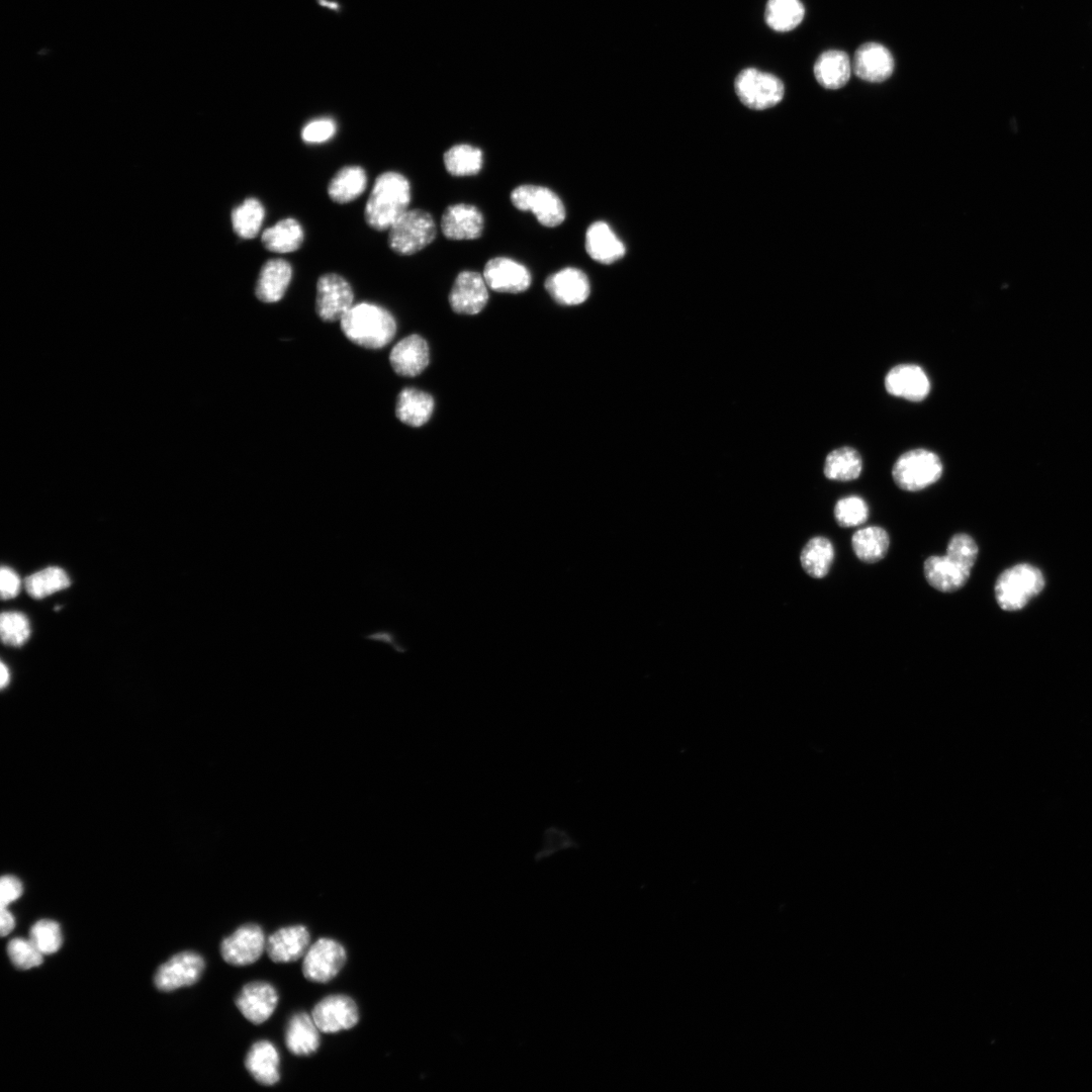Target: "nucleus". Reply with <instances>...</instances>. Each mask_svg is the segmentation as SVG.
<instances>
[{
    "mask_svg": "<svg viewBox=\"0 0 1092 1092\" xmlns=\"http://www.w3.org/2000/svg\"><path fill=\"white\" fill-rule=\"evenodd\" d=\"M411 202V184L398 172L386 171L378 175L364 208L366 223L373 230L388 231L402 215Z\"/></svg>",
    "mask_w": 1092,
    "mask_h": 1092,
    "instance_id": "nucleus-1",
    "label": "nucleus"
},
{
    "mask_svg": "<svg viewBox=\"0 0 1092 1092\" xmlns=\"http://www.w3.org/2000/svg\"><path fill=\"white\" fill-rule=\"evenodd\" d=\"M340 324L348 340L367 349L383 348L392 341L396 332L392 314L384 307L368 302L353 305Z\"/></svg>",
    "mask_w": 1092,
    "mask_h": 1092,
    "instance_id": "nucleus-2",
    "label": "nucleus"
},
{
    "mask_svg": "<svg viewBox=\"0 0 1092 1092\" xmlns=\"http://www.w3.org/2000/svg\"><path fill=\"white\" fill-rule=\"evenodd\" d=\"M1044 586L1040 570L1030 564L1021 563L1004 570L996 580L995 597L1004 611L1022 609Z\"/></svg>",
    "mask_w": 1092,
    "mask_h": 1092,
    "instance_id": "nucleus-3",
    "label": "nucleus"
},
{
    "mask_svg": "<svg viewBox=\"0 0 1092 1092\" xmlns=\"http://www.w3.org/2000/svg\"><path fill=\"white\" fill-rule=\"evenodd\" d=\"M433 216L424 209H407L388 229L389 248L397 255L410 256L429 246L436 238Z\"/></svg>",
    "mask_w": 1092,
    "mask_h": 1092,
    "instance_id": "nucleus-4",
    "label": "nucleus"
},
{
    "mask_svg": "<svg viewBox=\"0 0 1092 1092\" xmlns=\"http://www.w3.org/2000/svg\"><path fill=\"white\" fill-rule=\"evenodd\" d=\"M939 457L925 449H913L895 462L892 475L895 483L907 491H919L935 483L941 476Z\"/></svg>",
    "mask_w": 1092,
    "mask_h": 1092,
    "instance_id": "nucleus-5",
    "label": "nucleus"
},
{
    "mask_svg": "<svg viewBox=\"0 0 1092 1092\" xmlns=\"http://www.w3.org/2000/svg\"><path fill=\"white\" fill-rule=\"evenodd\" d=\"M735 92L745 106L763 110L781 102L785 87L777 76L747 68L736 77Z\"/></svg>",
    "mask_w": 1092,
    "mask_h": 1092,
    "instance_id": "nucleus-6",
    "label": "nucleus"
},
{
    "mask_svg": "<svg viewBox=\"0 0 1092 1092\" xmlns=\"http://www.w3.org/2000/svg\"><path fill=\"white\" fill-rule=\"evenodd\" d=\"M513 205L522 211H531L538 222L547 228L561 224L565 219V206L560 197L551 189L533 184H524L511 192Z\"/></svg>",
    "mask_w": 1092,
    "mask_h": 1092,
    "instance_id": "nucleus-7",
    "label": "nucleus"
},
{
    "mask_svg": "<svg viewBox=\"0 0 1092 1092\" xmlns=\"http://www.w3.org/2000/svg\"><path fill=\"white\" fill-rule=\"evenodd\" d=\"M346 960V950L340 942L332 938H320L308 947L303 957V976L315 983L330 982L342 970Z\"/></svg>",
    "mask_w": 1092,
    "mask_h": 1092,
    "instance_id": "nucleus-8",
    "label": "nucleus"
},
{
    "mask_svg": "<svg viewBox=\"0 0 1092 1092\" xmlns=\"http://www.w3.org/2000/svg\"><path fill=\"white\" fill-rule=\"evenodd\" d=\"M353 289L341 275L326 273L317 279L315 311L324 322L340 321L353 306Z\"/></svg>",
    "mask_w": 1092,
    "mask_h": 1092,
    "instance_id": "nucleus-9",
    "label": "nucleus"
},
{
    "mask_svg": "<svg viewBox=\"0 0 1092 1092\" xmlns=\"http://www.w3.org/2000/svg\"><path fill=\"white\" fill-rule=\"evenodd\" d=\"M266 938L262 928L254 923L240 926L220 944L222 959L233 966H247L255 963L266 950Z\"/></svg>",
    "mask_w": 1092,
    "mask_h": 1092,
    "instance_id": "nucleus-10",
    "label": "nucleus"
},
{
    "mask_svg": "<svg viewBox=\"0 0 1092 1092\" xmlns=\"http://www.w3.org/2000/svg\"><path fill=\"white\" fill-rule=\"evenodd\" d=\"M311 1016L322 1032L335 1033L354 1027L359 1021L355 1001L347 995H330L312 1009Z\"/></svg>",
    "mask_w": 1092,
    "mask_h": 1092,
    "instance_id": "nucleus-11",
    "label": "nucleus"
},
{
    "mask_svg": "<svg viewBox=\"0 0 1092 1092\" xmlns=\"http://www.w3.org/2000/svg\"><path fill=\"white\" fill-rule=\"evenodd\" d=\"M204 970L203 959L193 951L175 954L161 965L155 975V985L161 991H173L196 983Z\"/></svg>",
    "mask_w": 1092,
    "mask_h": 1092,
    "instance_id": "nucleus-12",
    "label": "nucleus"
},
{
    "mask_svg": "<svg viewBox=\"0 0 1092 1092\" xmlns=\"http://www.w3.org/2000/svg\"><path fill=\"white\" fill-rule=\"evenodd\" d=\"M483 278L488 288L496 292L520 293L532 282L528 268L508 257H495L487 261Z\"/></svg>",
    "mask_w": 1092,
    "mask_h": 1092,
    "instance_id": "nucleus-13",
    "label": "nucleus"
},
{
    "mask_svg": "<svg viewBox=\"0 0 1092 1092\" xmlns=\"http://www.w3.org/2000/svg\"><path fill=\"white\" fill-rule=\"evenodd\" d=\"M487 288L483 275L474 271L460 272L449 293L452 310L461 314L480 312L488 300Z\"/></svg>",
    "mask_w": 1092,
    "mask_h": 1092,
    "instance_id": "nucleus-14",
    "label": "nucleus"
},
{
    "mask_svg": "<svg viewBox=\"0 0 1092 1092\" xmlns=\"http://www.w3.org/2000/svg\"><path fill=\"white\" fill-rule=\"evenodd\" d=\"M544 286L549 295L561 305L580 304L587 299L590 292L586 274L574 267H566L549 275Z\"/></svg>",
    "mask_w": 1092,
    "mask_h": 1092,
    "instance_id": "nucleus-15",
    "label": "nucleus"
},
{
    "mask_svg": "<svg viewBox=\"0 0 1092 1092\" xmlns=\"http://www.w3.org/2000/svg\"><path fill=\"white\" fill-rule=\"evenodd\" d=\"M484 218L481 211L468 203L449 205L441 217L443 235L454 241L475 240L483 232Z\"/></svg>",
    "mask_w": 1092,
    "mask_h": 1092,
    "instance_id": "nucleus-16",
    "label": "nucleus"
},
{
    "mask_svg": "<svg viewBox=\"0 0 1092 1092\" xmlns=\"http://www.w3.org/2000/svg\"><path fill=\"white\" fill-rule=\"evenodd\" d=\"M278 1003L276 989L266 982H251L243 987L236 1005L246 1019L254 1024L266 1021Z\"/></svg>",
    "mask_w": 1092,
    "mask_h": 1092,
    "instance_id": "nucleus-17",
    "label": "nucleus"
},
{
    "mask_svg": "<svg viewBox=\"0 0 1092 1092\" xmlns=\"http://www.w3.org/2000/svg\"><path fill=\"white\" fill-rule=\"evenodd\" d=\"M885 387L892 395L910 401H920L928 395L930 382L918 365L900 364L893 367L886 375Z\"/></svg>",
    "mask_w": 1092,
    "mask_h": 1092,
    "instance_id": "nucleus-18",
    "label": "nucleus"
},
{
    "mask_svg": "<svg viewBox=\"0 0 1092 1092\" xmlns=\"http://www.w3.org/2000/svg\"><path fill=\"white\" fill-rule=\"evenodd\" d=\"M894 59L890 51L878 42H866L854 53L852 69L855 75L868 82H883L894 71Z\"/></svg>",
    "mask_w": 1092,
    "mask_h": 1092,
    "instance_id": "nucleus-19",
    "label": "nucleus"
},
{
    "mask_svg": "<svg viewBox=\"0 0 1092 1092\" xmlns=\"http://www.w3.org/2000/svg\"><path fill=\"white\" fill-rule=\"evenodd\" d=\"M310 935L303 925L280 928L266 940V951L275 963H291L304 957L309 947Z\"/></svg>",
    "mask_w": 1092,
    "mask_h": 1092,
    "instance_id": "nucleus-20",
    "label": "nucleus"
},
{
    "mask_svg": "<svg viewBox=\"0 0 1092 1092\" xmlns=\"http://www.w3.org/2000/svg\"><path fill=\"white\" fill-rule=\"evenodd\" d=\"M389 361L395 373L413 377L423 372L429 364V347L424 338L410 335L391 350Z\"/></svg>",
    "mask_w": 1092,
    "mask_h": 1092,
    "instance_id": "nucleus-21",
    "label": "nucleus"
},
{
    "mask_svg": "<svg viewBox=\"0 0 1092 1092\" xmlns=\"http://www.w3.org/2000/svg\"><path fill=\"white\" fill-rule=\"evenodd\" d=\"M925 579L933 588L952 593L962 588L971 575V569L948 556H930L924 561Z\"/></svg>",
    "mask_w": 1092,
    "mask_h": 1092,
    "instance_id": "nucleus-22",
    "label": "nucleus"
},
{
    "mask_svg": "<svg viewBox=\"0 0 1092 1092\" xmlns=\"http://www.w3.org/2000/svg\"><path fill=\"white\" fill-rule=\"evenodd\" d=\"M292 267L284 259L273 258L266 261L259 272L255 286L256 297L263 302L279 301L291 281Z\"/></svg>",
    "mask_w": 1092,
    "mask_h": 1092,
    "instance_id": "nucleus-23",
    "label": "nucleus"
},
{
    "mask_svg": "<svg viewBox=\"0 0 1092 1092\" xmlns=\"http://www.w3.org/2000/svg\"><path fill=\"white\" fill-rule=\"evenodd\" d=\"M585 250L588 256L601 263L612 264L626 252L623 242L605 221H595L585 233Z\"/></svg>",
    "mask_w": 1092,
    "mask_h": 1092,
    "instance_id": "nucleus-24",
    "label": "nucleus"
},
{
    "mask_svg": "<svg viewBox=\"0 0 1092 1092\" xmlns=\"http://www.w3.org/2000/svg\"><path fill=\"white\" fill-rule=\"evenodd\" d=\"M279 1054L268 1040H259L249 1050L245 1066L251 1076L262 1085L271 1086L280 1079Z\"/></svg>",
    "mask_w": 1092,
    "mask_h": 1092,
    "instance_id": "nucleus-25",
    "label": "nucleus"
},
{
    "mask_svg": "<svg viewBox=\"0 0 1092 1092\" xmlns=\"http://www.w3.org/2000/svg\"><path fill=\"white\" fill-rule=\"evenodd\" d=\"M320 1031L312 1016L305 1012L295 1013L286 1026V1046L296 1056H309L320 1046Z\"/></svg>",
    "mask_w": 1092,
    "mask_h": 1092,
    "instance_id": "nucleus-26",
    "label": "nucleus"
},
{
    "mask_svg": "<svg viewBox=\"0 0 1092 1092\" xmlns=\"http://www.w3.org/2000/svg\"><path fill=\"white\" fill-rule=\"evenodd\" d=\"M851 63L848 56L839 50L822 53L815 62L814 76L826 89H839L849 80Z\"/></svg>",
    "mask_w": 1092,
    "mask_h": 1092,
    "instance_id": "nucleus-27",
    "label": "nucleus"
},
{
    "mask_svg": "<svg viewBox=\"0 0 1092 1092\" xmlns=\"http://www.w3.org/2000/svg\"><path fill=\"white\" fill-rule=\"evenodd\" d=\"M433 411L434 399L425 391L407 387L397 396L395 416L407 426H423L430 420Z\"/></svg>",
    "mask_w": 1092,
    "mask_h": 1092,
    "instance_id": "nucleus-28",
    "label": "nucleus"
},
{
    "mask_svg": "<svg viewBox=\"0 0 1092 1092\" xmlns=\"http://www.w3.org/2000/svg\"><path fill=\"white\" fill-rule=\"evenodd\" d=\"M367 186V175L360 166L341 168L328 184V195L336 203H349L358 198Z\"/></svg>",
    "mask_w": 1092,
    "mask_h": 1092,
    "instance_id": "nucleus-29",
    "label": "nucleus"
},
{
    "mask_svg": "<svg viewBox=\"0 0 1092 1092\" xmlns=\"http://www.w3.org/2000/svg\"><path fill=\"white\" fill-rule=\"evenodd\" d=\"M304 240L300 223L287 217L266 229L261 235L264 248L275 253H290L298 250Z\"/></svg>",
    "mask_w": 1092,
    "mask_h": 1092,
    "instance_id": "nucleus-30",
    "label": "nucleus"
},
{
    "mask_svg": "<svg viewBox=\"0 0 1092 1092\" xmlns=\"http://www.w3.org/2000/svg\"><path fill=\"white\" fill-rule=\"evenodd\" d=\"M890 545L887 531L882 527L870 526L857 530L851 538V546L856 557L866 563H875L885 557Z\"/></svg>",
    "mask_w": 1092,
    "mask_h": 1092,
    "instance_id": "nucleus-31",
    "label": "nucleus"
},
{
    "mask_svg": "<svg viewBox=\"0 0 1092 1092\" xmlns=\"http://www.w3.org/2000/svg\"><path fill=\"white\" fill-rule=\"evenodd\" d=\"M833 559L834 548L830 540L822 536L810 539L800 555L803 569L814 578L824 577L829 572Z\"/></svg>",
    "mask_w": 1092,
    "mask_h": 1092,
    "instance_id": "nucleus-32",
    "label": "nucleus"
},
{
    "mask_svg": "<svg viewBox=\"0 0 1092 1092\" xmlns=\"http://www.w3.org/2000/svg\"><path fill=\"white\" fill-rule=\"evenodd\" d=\"M447 172L456 177L473 176L479 173L483 165L482 151L469 144H458L449 148L443 155Z\"/></svg>",
    "mask_w": 1092,
    "mask_h": 1092,
    "instance_id": "nucleus-33",
    "label": "nucleus"
},
{
    "mask_svg": "<svg viewBox=\"0 0 1092 1092\" xmlns=\"http://www.w3.org/2000/svg\"><path fill=\"white\" fill-rule=\"evenodd\" d=\"M804 15L805 8L801 0H768L764 19L771 29L786 32L797 27Z\"/></svg>",
    "mask_w": 1092,
    "mask_h": 1092,
    "instance_id": "nucleus-34",
    "label": "nucleus"
},
{
    "mask_svg": "<svg viewBox=\"0 0 1092 1092\" xmlns=\"http://www.w3.org/2000/svg\"><path fill=\"white\" fill-rule=\"evenodd\" d=\"M264 217L265 208L261 201L249 197L233 209L231 214L233 230L242 239H254L261 230Z\"/></svg>",
    "mask_w": 1092,
    "mask_h": 1092,
    "instance_id": "nucleus-35",
    "label": "nucleus"
},
{
    "mask_svg": "<svg viewBox=\"0 0 1092 1092\" xmlns=\"http://www.w3.org/2000/svg\"><path fill=\"white\" fill-rule=\"evenodd\" d=\"M862 469V461L856 450L841 447L830 452L825 460L824 474L828 479L849 481L857 478Z\"/></svg>",
    "mask_w": 1092,
    "mask_h": 1092,
    "instance_id": "nucleus-36",
    "label": "nucleus"
},
{
    "mask_svg": "<svg viewBox=\"0 0 1092 1092\" xmlns=\"http://www.w3.org/2000/svg\"><path fill=\"white\" fill-rule=\"evenodd\" d=\"M70 584L71 580L66 571L57 566L34 572L25 579L26 592L34 599H43Z\"/></svg>",
    "mask_w": 1092,
    "mask_h": 1092,
    "instance_id": "nucleus-37",
    "label": "nucleus"
},
{
    "mask_svg": "<svg viewBox=\"0 0 1092 1092\" xmlns=\"http://www.w3.org/2000/svg\"><path fill=\"white\" fill-rule=\"evenodd\" d=\"M2 642L6 645L21 646L30 636V625L25 615L18 612H4L0 618Z\"/></svg>",
    "mask_w": 1092,
    "mask_h": 1092,
    "instance_id": "nucleus-38",
    "label": "nucleus"
},
{
    "mask_svg": "<svg viewBox=\"0 0 1092 1092\" xmlns=\"http://www.w3.org/2000/svg\"><path fill=\"white\" fill-rule=\"evenodd\" d=\"M29 939L43 956L58 951L63 941L59 923L50 919L36 921L30 928Z\"/></svg>",
    "mask_w": 1092,
    "mask_h": 1092,
    "instance_id": "nucleus-39",
    "label": "nucleus"
},
{
    "mask_svg": "<svg viewBox=\"0 0 1092 1092\" xmlns=\"http://www.w3.org/2000/svg\"><path fill=\"white\" fill-rule=\"evenodd\" d=\"M868 516L867 503L856 495L843 497L834 507V517L840 527L862 525L868 520Z\"/></svg>",
    "mask_w": 1092,
    "mask_h": 1092,
    "instance_id": "nucleus-40",
    "label": "nucleus"
},
{
    "mask_svg": "<svg viewBox=\"0 0 1092 1092\" xmlns=\"http://www.w3.org/2000/svg\"><path fill=\"white\" fill-rule=\"evenodd\" d=\"M7 953L12 964L21 970H28L42 963L43 954L29 938L16 937L7 944Z\"/></svg>",
    "mask_w": 1092,
    "mask_h": 1092,
    "instance_id": "nucleus-41",
    "label": "nucleus"
},
{
    "mask_svg": "<svg viewBox=\"0 0 1092 1092\" xmlns=\"http://www.w3.org/2000/svg\"><path fill=\"white\" fill-rule=\"evenodd\" d=\"M945 555L972 569L978 557V546L970 535L958 533L950 538Z\"/></svg>",
    "mask_w": 1092,
    "mask_h": 1092,
    "instance_id": "nucleus-42",
    "label": "nucleus"
},
{
    "mask_svg": "<svg viewBox=\"0 0 1092 1092\" xmlns=\"http://www.w3.org/2000/svg\"><path fill=\"white\" fill-rule=\"evenodd\" d=\"M337 131L334 119L330 117L315 118L307 122L301 129V140L306 144H322L331 140Z\"/></svg>",
    "mask_w": 1092,
    "mask_h": 1092,
    "instance_id": "nucleus-43",
    "label": "nucleus"
},
{
    "mask_svg": "<svg viewBox=\"0 0 1092 1092\" xmlns=\"http://www.w3.org/2000/svg\"><path fill=\"white\" fill-rule=\"evenodd\" d=\"M22 884L14 876L6 875L0 881V907H8L22 894Z\"/></svg>",
    "mask_w": 1092,
    "mask_h": 1092,
    "instance_id": "nucleus-44",
    "label": "nucleus"
},
{
    "mask_svg": "<svg viewBox=\"0 0 1092 1092\" xmlns=\"http://www.w3.org/2000/svg\"><path fill=\"white\" fill-rule=\"evenodd\" d=\"M20 579L17 573L7 566H2L0 571V590L3 600L16 597L20 590Z\"/></svg>",
    "mask_w": 1092,
    "mask_h": 1092,
    "instance_id": "nucleus-45",
    "label": "nucleus"
},
{
    "mask_svg": "<svg viewBox=\"0 0 1092 1092\" xmlns=\"http://www.w3.org/2000/svg\"><path fill=\"white\" fill-rule=\"evenodd\" d=\"M364 638L368 641L387 644L398 653H404L407 650L405 646L398 640L395 632L388 629H380L370 632L364 635Z\"/></svg>",
    "mask_w": 1092,
    "mask_h": 1092,
    "instance_id": "nucleus-46",
    "label": "nucleus"
},
{
    "mask_svg": "<svg viewBox=\"0 0 1092 1092\" xmlns=\"http://www.w3.org/2000/svg\"><path fill=\"white\" fill-rule=\"evenodd\" d=\"M15 926V920L8 907H0V932L1 936L8 935Z\"/></svg>",
    "mask_w": 1092,
    "mask_h": 1092,
    "instance_id": "nucleus-47",
    "label": "nucleus"
},
{
    "mask_svg": "<svg viewBox=\"0 0 1092 1092\" xmlns=\"http://www.w3.org/2000/svg\"><path fill=\"white\" fill-rule=\"evenodd\" d=\"M9 678V670L4 664V662H1L0 684L2 689H4L8 685Z\"/></svg>",
    "mask_w": 1092,
    "mask_h": 1092,
    "instance_id": "nucleus-48",
    "label": "nucleus"
}]
</instances>
